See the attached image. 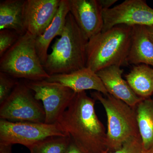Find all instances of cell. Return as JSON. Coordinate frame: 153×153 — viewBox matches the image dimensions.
I'll use <instances>...</instances> for the list:
<instances>
[{
	"mask_svg": "<svg viewBox=\"0 0 153 153\" xmlns=\"http://www.w3.org/2000/svg\"><path fill=\"white\" fill-rule=\"evenodd\" d=\"M95 100L85 91L76 93L57 123L86 153L107 152L106 132L95 112Z\"/></svg>",
	"mask_w": 153,
	"mask_h": 153,
	"instance_id": "cell-1",
	"label": "cell"
},
{
	"mask_svg": "<svg viewBox=\"0 0 153 153\" xmlns=\"http://www.w3.org/2000/svg\"><path fill=\"white\" fill-rule=\"evenodd\" d=\"M133 27L120 25L91 38L86 48V67L95 73L106 67L128 64Z\"/></svg>",
	"mask_w": 153,
	"mask_h": 153,
	"instance_id": "cell-2",
	"label": "cell"
},
{
	"mask_svg": "<svg viewBox=\"0 0 153 153\" xmlns=\"http://www.w3.org/2000/svg\"><path fill=\"white\" fill-rule=\"evenodd\" d=\"M52 47L44 67L50 76L68 74L86 67V38L69 12L62 35Z\"/></svg>",
	"mask_w": 153,
	"mask_h": 153,
	"instance_id": "cell-3",
	"label": "cell"
},
{
	"mask_svg": "<svg viewBox=\"0 0 153 153\" xmlns=\"http://www.w3.org/2000/svg\"><path fill=\"white\" fill-rule=\"evenodd\" d=\"M91 95L101 103L106 112L107 152L117 150L129 139L140 136L135 108L109 94L104 96L94 91Z\"/></svg>",
	"mask_w": 153,
	"mask_h": 153,
	"instance_id": "cell-4",
	"label": "cell"
},
{
	"mask_svg": "<svg viewBox=\"0 0 153 153\" xmlns=\"http://www.w3.org/2000/svg\"><path fill=\"white\" fill-rule=\"evenodd\" d=\"M36 37L26 32L0 59V71L15 78L29 81L45 80V70L36 48Z\"/></svg>",
	"mask_w": 153,
	"mask_h": 153,
	"instance_id": "cell-5",
	"label": "cell"
},
{
	"mask_svg": "<svg viewBox=\"0 0 153 153\" xmlns=\"http://www.w3.org/2000/svg\"><path fill=\"white\" fill-rule=\"evenodd\" d=\"M68 135L57 123L49 124L45 123L0 120V143L19 144L29 149L49 137Z\"/></svg>",
	"mask_w": 153,
	"mask_h": 153,
	"instance_id": "cell-6",
	"label": "cell"
},
{
	"mask_svg": "<svg viewBox=\"0 0 153 153\" xmlns=\"http://www.w3.org/2000/svg\"><path fill=\"white\" fill-rule=\"evenodd\" d=\"M0 119L12 122L45 123L43 105L26 83L19 82L8 97L0 105Z\"/></svg>",
	"mask_w": 153,
	"mask_h": 153,
	"instance_id": "cell-7",
	"label": "cell"
},
{
	"mask_svg": "<svg viewBox=\"0 0 153 153\" xmlns=\"http://www.w3.org/2000/svg\"><path fill=\"white\" fill-rule=\"evenodd\" d=\"M38 101H42L45 113V123H57L66 110L76 92L57 82L46 80L28 81L25 82Z\"/></svg>",
	"mask_w": 153,
	"mask_h": 153,
	"instance_id": "cell-8",
	"label": "cell"
},
{
	"mask_svg": "<svg viewBox=\"0 0 153 153\" xmlns=\"http://www.w3.org/2000/svg\"><path fill=\"white\" fill-rule=\"evenodd\" d=\"M105 31L117 25H153V9L143 0H126L112 8L102 10Z\"/></svg>",
	"mask_w": 153,
	"mask_h": 153,
	"instance_id": "cell-9",
	"label": "cell"
},
{
	"mask_svg": "<svg viewBox=\"0 0 153 153\" xmlns=\"http://www.w3.org/2000/svg\"><path fill=\"white\" fill-rule=\"evenodd\" d=\"M60 0H26L24 25L27 32L36 38L41 36L57 13Z\"/></svg>",
	"mask_w": 153,
	"mask_h": 153,
	"instance_id": "cell-10",
	"label": "cell"
},
{
	"mask_svg": "<svg viewBox=\"0 0 153 153\" xmlns=\"http://www.w3.org/2000/svg\"><path fill=\"white\" fill-rule=\"evenodd\" d=\"M69 12L89 40L102 31V9L98 0H68Z\"/></svg>",
	"mask_w": 153,
	"mask_h": 153,
	"instance_id": "cell-11",
	"label": "cell"
},
{
	"mask_svg": "<svg viewBox=\"0 0 153 153\" xmlns=\"http://www.w3.org/2000/svg\"><path fill=\"white\" fill-rule=\"evenodd\" d=\"M123 70L120 66L106 67L97 72L108 93L133 108L143 100L135 94L126 80L123 78Z\"/></svg>",
	"mask_w": 153,
	"mask_h": 153,
	"instance_id": "cell-12",
	"label": "cell"
},
{
	"mask_svg": "<svg viewBox=\"0 0 153 153\" xmlns=\"http://www.w3.org/2000/svg\"><path fill=\"white\" fill-rule=\"evenodd\" d=\"M45 80L60 83L76 93L94 90L104 96L108 94L97 73L86 67L68 74L51 75Z\"/></svg>",
	"mask_w": 153,
	"mask_h": 153,
	"instance_id": "cell-13",
	"label": "cell"
},
{
	"mask_svg": "<svg viewBox=\"0 0 153 153\" xmlns=\"http://www.w3.org/2000/svg\"><path fill=\"white\" fill-rule=\"evenodd\" d=\"M69 13L68 0H60L58 10L52 23L43 34L36 38V51L43 66L47 61L49 45L55 37L62 35Z\"/></svg>",
	"mask_w": 153,
	"mask_h": 153,
	"instance_id": "cell-14",
	"label": "cell"
},
{
	"mask_svg": "<svg viewBox=\"0 0 153 153\" xmlns=\"http://www.w3.org/2000/svg\"><path fill=\"white\" fill-rule=\"evenodd\" d=\"M131 44L127 58L128 64L140 63L153 67V44L148 37L145 26H133Z\"/></svg>",
	"mask_w": 153,
	"mask_h": 153,
	"instance_id": "cell-15",
	"label": "cell"
},
{
	"mask_svg": "<svg viewBox=\"0 0 153 153\" xmlns=\"http://www.w3.org/2000/svg\"><path fill=\"white\" fill-rule=\"evenodd\" d=\"M26 0H5L0 2V30H13L20 36L27 32L24 25Z\"/></svg>",
	"mask_w": 153,
	"mask_h": 153,
	"instance_id": "cell-16",
	"label": "cell"
},
{
	"mask_svg": "<svg viewBox=\"0 0 153 153\" xmlns=\"http://www.w3.org/2000/svg\"><path fill=\"white\" fill-rule=\"evenodd\" d=\"M140 136L145 151L153 148V99L141 100L135 107Z\"/></svg>",
	"mask_w": 153,
	"mask_h": 153,
	"instance_id": "cell-17",
	"label": "cell"
},
{
	"mask_svg": "<svg viewBox=\"0 0 153 153\" xmlns=\"http://www.w3.org/2000/svg\"><path fill=\"white\" fill-rule=\"evenodd\" d=\"M126 78L132 90L140 98H149L152 95L153 68L146 64L137 65Z\"/></svg>",
	"mask_w": 153,
	"mask_h": 153,
	"instance_id": "cell-18",
	"label": "cell"
},
{
	"mask_svg": "<svg viewBox=\"0 0 153 153\" xmlns=\"http://www.w3.org/2000/svg\"><path fill=\"white\" fill-rule=\"evenodd\" d=\"M69 135L47 137L30 148V153H65L71 142Z\"/></svg>",
	"mask_w": 153,
	"mask_h": 153,
	"instance_id": "cell-19",
	"label": "cell"
},
{
	"mask_svg": "<svg viewBox=\"0 0 153 153\" xmlns=\"http://www.w3.org/2000/svg\"><path fill=\"white\" fill-rule=\"evenodd\" d=\"M19 82L16 78L0 71V105L9 97Z\"/></svg>",
	"mask_w": 153,
	"mask_h": 153,
	"instance_id": "cell-20",
	"label": "cell"
},
{
	"mask_svg": "<svg viewBox=\"0 0 153 153\" xmlns=\"http://www.w3.org/2000/svg\"><path fill=\"white\" fill-rule=\"evenodd\" d=\"M13 30H7L0 31V57H1L19 40L20 36Z\"/></svg>",
	"mask_w": 153,
	"mask_h": 153,
	"instance_id": "cell-21",
	"label": "cell"
},
{
	"mask_svg": "<svg viewBox=\"0 0 153 153\" xmlns=\"http://www.w3.org/2000/svg\"><path fill=\"white\" fill-rule=\"evenodd\" d=\"M144 151L141 138L138 136L132 137L126 141L119 149L104 153H143Z\"/></svg>",
	"mask_w": 153,
	"mask_h": 153,
	"instance_id": "cell-22",
	"label": "cell"
},
{
	"mask_svg": "<svg viewBox=\"0 0 153 153\" xmlns=\"http://www.w3.org/2000/svg\"><path fill=\"white\" fill-rule=\"evenodd\" d=\"M65 153H86L83 152L71 140V142L68 146Z\"/></svg>",
	"mask_w": 153,
	"mask_h": 153,
	"instance_id": "cell-23",
	"label": "cell"
},
{
	"mask_svg": "<svg viewBox=\"0 0 153 153\" xmlns=\"http://www.w3.org/2000/svg\"><path fill=\"white\" fill-rule=\"evenodd\" d=\"M117 1V0H98L102 10L111 8V7Z\"/></svg>",
	"mask_w": 153,
	"mask_h": 153,
	"instance_id": "cell-24",
	"label": "cell"
},
{
	"mask_svg": "<svg viewBox=\"0 0 153 153\" xmlns=\"http://www.w3.org/2000/svg\"><path fill=\"white\" fill-rule=\"evenodd\" d=\"M12 146L0 143V153H12Z\"/></svg>",
	"mask_w": 153,
	"mask_h": 153,
	"instance_id": "cell-25",
	"label": "cell"
},
{
	"mask_svg": "<svg viewBox=\"0 0 153 153\" xmlns=\"http://www.w3.org/2000/svg\"><path fill=\"white\" fill-rule=\"evenodd\" d=\"M148 37L153 44V25L145 26Z\"/></svg>",
	"mask_w": 153,
	"mask_h": 153,
	"instance_id": "cell-26",
	"label": "cell"
},
{
	"mask_svg": "<svg viewBox=\"0 0 153 153\" xmlns=\"http://www.w3.org/2000/svg\"><path fill=\"white\" fill-rule=\"evenodd\" d=\"M143 153H153V148L147 151H145Z\"/></svg>",
	"mask_w": 153,
	"mask_h": 153,
	"instance_id": "cell-27",
	"label": "cell"
}]
</instances>
